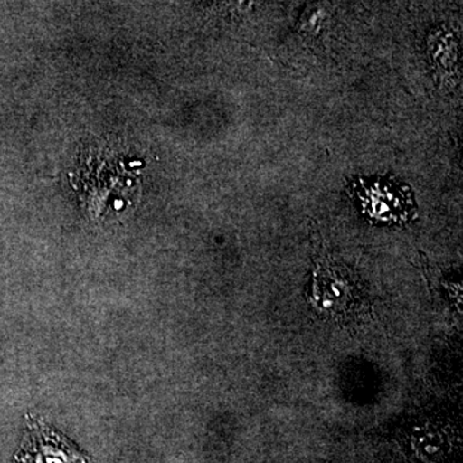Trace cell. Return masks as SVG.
<instances>
[{"label": "cell", "mask_w": 463, "mask_h": 463, "mask_svg": "<svg viewBox=\"0 0 463 463\" xmlns=\"http://www.w3.org/2000/svg\"><path fill=\"white\" fill-rule=\"evenodd\" d=\"M16 463H91V461L47 423L32 417L27 420L26 440L16 456Z\"/></svg>", "instance_id": "6da1fadb"}]
</instances>
